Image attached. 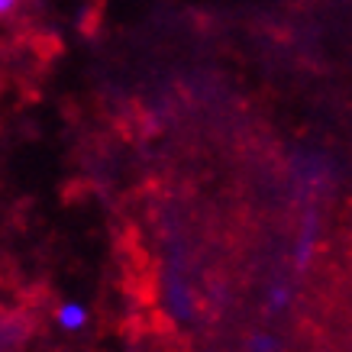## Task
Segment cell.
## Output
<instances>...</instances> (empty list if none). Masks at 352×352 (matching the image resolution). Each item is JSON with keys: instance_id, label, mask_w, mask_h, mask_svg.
Returning <instances> with one entry per match:
<instances>
[{"instance_id": "3", "label": "cell", "mask_w": 352, "mask_h": 352, "mask_svg": "<svg viewBox=\"0 0 352 352\" xmlns=\"http://www.w3.org/2000/svg\"><path fill=\"white\" fill-rule=\"evenodd\" d=\"M249 352H278V342L268 336V333H256L249 340Z\"/></svg>"}, {"instance_id": "1", "label": "cell", "mask_w": 352, "mask_h": 352, "mask_svg": "<svg viewBox=\"0 0 352 352\" xmlns=\"http://www.w3.org/2000/svg\"><path fill=\"white\" fill-rule=\"evenodd\" d=\"M55 323H58L62 333H81V330H87V323H91V310H87L81 300H65V304H58V310H55Z\"/></svg>"}, {"instance_id": "2", "label": "cell", "mask_w": 352, "mask_h": 352, "mask_svg": "<svg viewBox=\"0 0 352 352\" xmlns=\"http://www.w3.org/2000/svg\"><path fill=\"white\" fill-rule=\"evenodd\" d=\"M168 310L178 317V320H188L194 310V294L184 281H171L168 285Z\"/></svg>"}, {"instance_id": "4", "label": "cell", "mask_w": 352, "mask_h": 352, "mask_svg": "<svg viewBox=\"0 0 352 352\" xmlns=\"http://www.w3.org/2000/svg\"><path fill=\"white\" fill-rule=\"evenodd\" d=\"M16 7H20V0H0V20H3V16H10Z\"/></svg>"}]
</instances>
